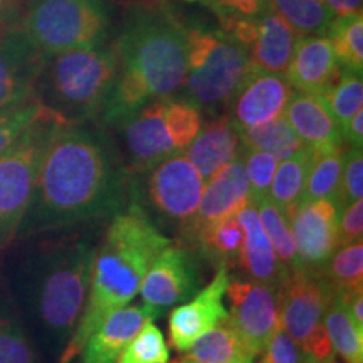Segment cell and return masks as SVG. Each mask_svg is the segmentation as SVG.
I'll use <instances>...</instances> for the list:
<instances>
[{"label": "cell", "instance_id": "obj_34", "mask_svg": "<svg viewBox=\"0 0 363 363\" xmlns=\"http://www.w3.org/2000/svg\"><path fill=\"white\" fill-rule=\"evenodd\" d=\"M323 278L328 281L335 294L363 289V242L338 246L337 251L321 269Z\"/></svg>", "mask_w": 363, "mask_h": 363}, {"label": "cell", "instance_id": "obj_3", "mask_svg": "<svg viewBox=\"0 0 363 363\" xmlns=\"http://www.w3.org/2000/svg\"><path fill=\"white\" fill-rule=\"evenodd\" d=\"M96 246L88 235L44 244L26 257L19 272V301L38 333L62 348L86 306Z\"/></svg>", "mask_w": 363, "mask_h": 363}, {"label": "cell", "instance_id": "obj_4", "mask_svg": "<svg viewBox=\"0 0 363 363\" xmlns=\"http://www.w3.org/2000/svg\"><path fill=\"white\" fill-rule=\"evenodd\" d=\"M118 71L133 76L152 99L177 96L187 76V30L165 6H136L126 12L115 43Z\"/></svg>", "mask_w": 363, "mask_h": 363}, {"label": "cell", "instance_id": "obj_21", "mask_svg": "<svg viewBox=\"0 0 363 363\" xmlns=\"http://www.w3.org/2000/svg\"><path fill=\"white\" fill-rule=\"evenodd\" d=\"M160 315L157 308L125 306L106 318L81 348L79 363H116L120 353L148 320Z\"/></svg>", "mask_w": 363, "mask_h": 363}, {"label": "cell", "instance_id": "obj_2", "mask_svg": "<svg viewBox=\"0 0 363 363\" xmlns=\"http://www.w3.org/2000/svg\"><path fill=\"white\" fill-rule=\"evenodd\" d=\"M172 240L140 206L136 187L130 201L111 216L104 238L96 247L89 293L78 326L62 348L59 363H71L86 340L113 313L128 306L140 291L148 267Z\"/></svg>", "mask_w": 363, "mask_h": 363}, {"label": "cell", "instance_id": "obj_12", "mask_svg": "<svg viewBox=\"0 0 363 363\" xmlns=\"http://www.w3.org/2000/svg\"><path fill=\"white\" fill-rule=\"evenodd\" d=\"M246 48L251 66L256 69L284 74L291 61L299 35L274 9L256 19H239L225 30Z\"/></svg>", "mask_w": 363, "mask_h": 363}, {"label": "cell", "instance_id": "obj_8", "mask_svg": "<svg viewBox=\"0 0 363 363\" xmlns=\"http://www.w3.org/2000/svg\"><path fill=\"white\" fill-rule=\"evenodd\" d=\"M62 123L43 111L0 157V251L16 239L33 199L35 177L52 136Z\"/></svg>", "mask_w": 363, "mask_h": 363}, {"label": "cell", "instance_id": "obj_45", "mask_svg": "<svg viewBox=\"0 0 363 363\" xmlns=\"http://www.w3.org/2000/svg\"><path fill=\"white\" fill-rule=\"evenodd\" d=\"M342 138L350 147L362 148L363 145V111H357L350 120L342 126Z\"/></svg>", "mask_w": 363, "mask_h": 363}, {"label": "cell", "instance_id": "obj_37", "mask_svg": "<svg viewBox=\"0 0 363 363\" xmlns=\"http://www.w3.org/2000/svg\"><path fill=\"white\" fill-rule=\"evenodd\" d=\"M0 363H39L33 340L21 318L0 308Z\"/></svg>", "mask_w": 363, "mask_h": 363}, {"label": "cell", "instance_id": "obj_42", "mask_svg": "<svg viewBox=\"0 0 363 363\" xmlns=\"http://www.w3.org/2000/svg\"><path fill=\"white\" fill-rule=\"evenodd\" d=\"M219 17L222 30L239 19H256L271 9V0H195Z\"/></svg>", "mask_w": 363, "mask_h": 363}, {"label": "cell", "instance_id": "obj_20", "mask_svg": "<svg viewBox=\"0 0 363 363\" xmlns=\"http://www.w3.org/2000/svg\"><path fill=\"white\" fill-rule=\"evenodd\" d=\"M342 69L326 35H299L284 78L301 93L321 94Z\"/></svg>", "mask_w": 363, "mask_h": 363}, {"label": "cell", "instance_id": "obj_33", "mask_svg": "<svg viewBox=\"0 0 363 363\" xmlns=\"http://www.w3.org/2000/svg\"><path fill=\"white\" fill-rule=\"evenodd\" d=\"M335 56L343 69L363 72V13L335 17L326 30Z\"/></svg>", "mask_w": 363, "mask_h": 363}, {"label": "cell", "instance_id": "obj_1", "mask_svg": "<svg viewBox=\"0 0 363 363\" xmlns=\"http://www.w3.org/2000/svg\"><path fill=\"white\" fill-rule=\"evenodd\" d=\"M131 187L125 162L101 130L62 125L40 162L16 239L113 216L130 201Z\"/></svg>", "mask_w": 363, "mask_h": 363}, {"label": "cell", "instance_id": "obj_18", "mask_svg": "<svg viewBox=\"0 0 363 363\" xmlns=\"http://www.w3.org/2000/svg\"><path fill=\"white\" fill-rule=\"evenodd\" d=\"M229 281V266L219 264L214 279L202 291L194 294L192 301L175 308L170 313V343L175 350L187 352L195 340L227 318V310L222 299L225 296Z\"/></svg>", "mask_w": 363, "mask_h": 363}, {"label": "cell", "instance_id": "obj_27", "mask_svg": "<svg viewBox=\"0 0 363 363\" xmlns=\"http://www.w3.org/2000/svg\"><path fill=\"white\" fill-rule=\"evenodd\" d=\"M244 240V229L238 219V214L216 222L190 244V251L202 254L207 261L219 264H239L240 247Z\"/></svg>", "mask_w": 363, "mask_h": 363}, {"label": "cell", "instance_id": "obj_28", "mask_svg": "<svg viewBox=\"0 0 363 363\" xmlns=\"http://www.w3.org/2000/svg\"><path fill=\"white\" fill-rule=\"evenodd\" d=\"M323 326L333 353L345 363H363V328L352 320L337 294L326 308Z\"/></svg>", "mask_w": 363, "mask_h": 363}, {"label": "cell", "instance_id": "obj_35", "mask_svg": "<svg viewBox=\"0 0 363 363\" xmlns=\"http://www.w3.org/2000/svg\"><path fill=\"white\" fill-rule=\"evenodd\" d=\"M340 128L363 106V81L355 71L340 69L337 79L320 94Z\"/></svg>", "mask_w": 363, "mask_h": 363}, {"label": "cell", "instance_id": "obj_14", "mask_svg": "<svg viewBox=\"0 0 363 363\" xmlns=\"http://www.w3.org/2000/svg\"><path fill=\"white\" fill-rule=\"evenodd\" d=\"M299 267L321 272L338 247V208L330 199L301 201L289 217Z\"/></svg>", "mask_w": 363, "mask_h": 363}, {"label": "cell", "instance_id": "obj_48", "mask_svg": "<svg viewBox=\"0 0 363 363\" xmlns=\"http://www.w3.org/2000/svg\"><path fill=\"white\" fill-rule=\"evenodd\" d=\"M9 2H11V0H0V12H2L4 9L9 6Z\"/></svg>", "mask_w": 363, "mask_h": 363}, {"label": "cell", "instance_id": "obj_11", "mask_svg": "<svg viewBox=\"0 0 363 363\" xmlns=\"http://www.w3.org/2000/svg\"><path fill=\"white\" fill-rule=\"evenodd\" d=\"M227 320L238 330L254 357L261 355L279 326V286L256 279L229 281Z\"/></svg>", "mask_w": 363, "mask_h": 363}, {"label": "cell", "instance_id": "obj_7", "mask_svg": "<svg viewBox=\"0 0 363 363\" xmlns=\"http://www.w3.org/2000/svg\"><path fill=\"white\" fill-rule=\"evenodd\" d=\"M22 30L44 56L106 43L111 7L106 0H30Z\"/></svg>", "mask_w": 363, "mask_h": 363}, {"label": "cell", "instance_id": "obj_13", "mask_svg": "<svg viewBox=\"0 0 363 363\" xmlns=\"http://www.w3.org/2000/svg\"><path fill=\"white\" fill-rule=\"evenodd\" d=\"M249 201H251V190H249L246 170H244L242 155L239 153L233 162L208 177L207 185H203L197 211L187 222V225L179 230L185 247H190L195 238L207 227L222 220L224 217L238 214Z\"/></svg>", "mask_w": 363, "mask_h": 363}, {"label": "cell", "instance_id": "obj_26", "mask_svg": "<svg viewBox=\"0 0 363 363\" xmlns=\"http://www.w3.org/2000/svg\"><path fill=\"white\" fill-rule=\"evenodd\" d=\"M311 163V148H303L296 155L284 158L278 163V169L272 177L267 197L281 208L288 217L293 216L294 208L303 201L306 177Z\"/></svg>", "mask_w": 363, "mask_h": 363}, {"label": "cell", "instance_id": "obj_6", "mask_svg": "<svg viewBox=\"0 0 363 363\" xmlns=\"http://www.w3.org/2000/svg\"><path fill=\"white\" fill-rule=\"evenodd\" d=\"M187 30V76L184 96L207 115L219 116L251 69L242 44L224 30L185 26Z\"/></svg>", "mask_w": 363, "mask_h": 363}, {"label": "cell", "instance_id": "obj_25", "mask_svg": "<svg viewBox=\"0 0 363 363\" xmlns=\"http://www.w3.org/2000/svg\"><path fill=\"white\" fill-rule=\"evenodd\" d=\"M184 358L187 363H252L256 357L233 323L224 318L195 340Z\"/></svg>", "mask_w": 363, "mask_h": 363}, {"label": "cell", "instance_id": "obj_47", "mask_svg": "<svg viewBox=\"0 0 363 363\" xmlns=\"http://www.w3.org/2000/svg\"><path fill=\"white\" fill-rule=\"evenodd\" d=\"M306 363H338L337 360H335V355L326 358V360H321V362H313V360H306Z\"/></svg>", "mask_w": 363, "mask_h": 363}, {"label": "cell", "instance_id": "obj_17", "mask_svg": "<svg viewBox=\"0 0 363 363\" xmlns=\"http://www.w3.org/2000/svg\"><path fill=\"white\" fill-rule=\"evenodd\" d=\"M199 289V269L185 246L165 247L148 267L140 286L145 305L157 310L187 301Z\"/></svg>", "mask_w": 363, "mask_h": 363}, {"label": "cell", "instance_id": "obj_19", "mask_svg": "<svg viewBox=\"0 0 363 363\" xmlns=\"http://www.w3.org/2000/svg\"><path fill=\"white\" fill-rule=\"evenodd\" d=\"M44 57L22 29L0 30V110L33 96Z\"/></svg>", "mask_w": 363, "mask_h": 363}, {"label": "cell", "instance_id": "obj_16", "mask_svg": "<svg viewBox=\"0 0 363 363\" xmlns=\"http://www.w3.org/2000/svg\"><path fill=\"white\" fill-rule=\"evenodd\" d=\"M163 110H165V99H152L142 110L118 126L123 135L125 167L130 175L150 172L165 158L177 153L167 130Z\"/></svg>", "mask_w": 363, "mask_h": 363}, {"label": "cell", "instance_id": "obj_22", "mask_svg": "<svg viewBox=\"0 0 363 363\" xmlns=\"http://www.w3.org/2000/svg\"><path fill=\"white\" fill-rule=\"evenodd\" d=\"M283 116L308 148L328 150L343 145L342 128L320 94L293 93Z\"/></svg>", "mask_w": 363, "mask_h": 363}, {"label": "cell", "instance_id": "obj_43", "mask_svg": "<svg viewBox=\"0 0 363 363\" xmlns=\"http://www.w3.org/2000/svg\"><path fill=\"white\" fill-rule=\"evenodd\" d=\"M259 363H306V355L296 342L278 326L262 350Z\"/></svg>", "mask_w": 363, "mask_h": 363}, {"label": "cell", "instance_id": "obj_23", "mask_svg": "<svg viewBox=\"0 0 363 363\" xmlns=\"http://www.w3.org/2000/svg\"><path fill=\"white\" fill-rule=\"evenodd\" d=\"M242 150L239 131L230 123L229 116L219 115L208 123L202 125L201 131L184 150L185 157L199 170L203 179H208L230 163Z\"/></svg>", "mask_w": 363, "mask_h": 363}, {"label": "cell", "instance_id": "obj_30", "mask_svg": "<svg viewBox=\"0 0 363 363\" xmlns=\"http://www.w3.org/2000/svg\"><path fill=\"white\" fill-rule=\"evenodd\" d=\"M343 145L328 150H311V163L308 170L303 201L330 199L337 202L343 165Z\"/></svg>", "mask_w": 363, "mask_h": 363}, {"label": "cell", "instance_id": "obj_40", "mask_svg": "<svg viewBox=\"0 0 363 363\" xmlns=\"http://www.w3.org/2000/svg\"><path fill=\"white\" fill-rule=\"evenodd\" d=\"M240 155H242L244 160V170H246L251 199L257 201V199L266 197L267 192H269L272 177H274V172L278 169L279 160L272 157L271 153L246 147L240 150Z\"/></svg>", "mask_w": 363, "mask_h": 363}, {"label": "cell", "instance_id": "obj_31", "mask_svg": "<svg viewBox=\"0 0 363 363\" xmlns=\"http://www.w3.org/2000/svg\"><path fill=\"white\" fill-rule=\"evenodd\" d=\"M254 203H256L262 229L266 230L267 238L271 240V246L274 249L276 257H278L283 269L286 272L301 269L299 267L296 242H294L288 217L281 212V208L267 195L254 201Z\"/></svg>", "mask_w": 363, "mask_h": 363}, {"label": "cell", "instance_id": "obj_9", "mask_svg": "<svg viewBox=\"0 0 363 363\" xmlns=\"http://www.w3.org/2000/svg\"><path fill=\"white\" fill-rule=\"evenodd\" d=\"M335 291L321 272L296 269L279 284V326L291 337L306 360L321 362L333 357L323 316Z\"/></svg>", "mask_w": 363, "mask_h": 363}, {"label": "cell", "instance_id": "obj_49", "mask_svg": "<svg viewBox=\"0 0 363 363\" xmlns=\"http://www.w3.org/2000/svg\"><path fill=\"white\" fill-rule=\"evenodd\" d=\"M167 363H187V362H185V358H177V360H172V362H167Z\"/></svg>", "mask_w": 363, "mask_h": 363}, {"label": "cell", "instance_id": "obj_46", "mask_svg": "<svg viewBox=\"0 0 363 363\" xmlns=\"http://www.w3.org/2000/svg\"><path fill=\"white\" fill-rule=\"evenodd\" d=\"M335 17H347L362 13L363 0H323Z\"/></svg>", "mask_w": 363, "mask_h": 363}, {"label": "cell", "instance_id": "obj_41", "mask_svg": "<svg viewBox=\"0 0 363 363\" xmlns=\"http://www.w3.org/2000/svg\"><path fill=\"white\" fill-rule=\"evenodd\" d=\"M363 197V155L362 148L350 147L343 153L342 179L337 197L338 214L352 202Z\"/></svg>", "mask_w": 363, "mask_h": 363}, {"label": "cell", "instance_id": "obj_38", "mask_svg": "<svg viewBox=\"0 0 363 363\" xmlns=\"http://www.w3.org/2000/svg\"><path fill=\"white\" fill-rule=\"evenodd\" d=\"M170 352L160 328L148 320L120 353L116 363H167Z\"/></svg>", "mask_w": 363, "mask_h": 363}, {"label": "cell", "instance_id": "obj_24", "mask_svg": "<svg viewBox=\"0 0 363 363\" xmlns=\"http://www.w3.org/2000/svg\"><path fill=\"white\" fill-rule=\"evenodd\" d=\"M238 219L244 229L239 264L251 276V279L279 286L288 272L283 269L276 257L271 240L267 238L266 230L262 229L252 199L238 212Z\"/></svg>", "mask_w": 363, "mask_h": 363}, {"label": "cell", "instance_id": "obj_32", "mask_svg": "<svg viewBox=\"0 0 363 363\" xmlns=\"http://www.w3.org/2000/svg\"><path fill=\"white\" fill-rule=\"evenodd\" d=\"M274 9L298 35H325L335 19L323 0H271Z\"/></svg>", "mask_w": 363, "mask_h": 363}, {"label": "cell", "instance_id": "obj_39", "mask_svg": "<svg viewBox=\"0 0 363 363\" xmlns=\"http://www.w3.org/2000/svg\"><path fill=\"white\" fill-rule=\"evenodd\" d=\"M40 111L43 106L34 96L0 110V157L19 138L22 131L33 123Z\"/></svg>", "mask_w": 363, "mask_h": 363}, {"label": "cell", "instance_id": "obj_29", "mask_svg": "<svg viewBox=\"0 0 363 363\" xmlns=\"http://www.w3.org/2000/svg\"><path fill=\"white\" fill-rule=\"evenodd\" d=\"M239 135L242 147L271 153L279 162L296 155L298 152L306 148V145L294 133V130L289 126L284 116L274 118V120L267 121L264 125L254 126V128L239 131Z\"/></svg>", "mask_w": 363, "mask_h": 363}, {"label": "cell", "instance_id": "obj_36", "mask_svg": "<svg viewBox=\"0 0 363 363\" xmlns=\"http://www.w3.org/2000/svg\"><path fill=\"white\" fill-rule=\"evenodd\" d=\"M163 118L177 152H184L203 125L202 111L185 96L165 98Z\"/></svg>", "mask_w": 363, "mask_h": 363}, {"label": "cell", "instance_id": "obj_15", "mask_svg": "<svg viewBox=\"0 0 363 363\" xmlns=\"http://www.w3.org/2000/svg\"><path fill=\"white\" fill-rule=\"evenodd\" d=\"M291 96L293 88L284 74L266 72L251 66L227 104L225 115L238 131L254 128L283 116Z\"/></svg>", "mask_w": 363, "mask_h": 363}, {"label": "cell", "instance_id": "obj_5", "mask_svg": "<svg viewBox=\"0 0 363 363\" xmlns=\"http://www.w3.org/2000/svg\"><path fill=\"white\" fill-rule=\"evenodd\" d=\"M118 69L113 45L71 49L45 56L33 96L66 125L98 120Z\"/></svg>", "mask_w": 363, "mask_h": 363}, {"label": "cell", "instance_id": "obj_44", "mask_svg": "<svg viewBox=\"0 0 363 363\" xmlns=\"http://www.w3.org/2000/svg\"><path fill=\"white\" fill-rule=\"evenodd\" d=\"M363 238V202H352L338 214V246L355 242Z\"/></svg>", "mask_w": 363, "mask_h": 363}, {"label": "cell", "instance_id": "obj_10", "mask_svg": "<svg viewBox=\"0 0 363 363\" xmlns=\"http://www.w3.org/2000/svg\"><path fill=\"white\" fill-rule=\"evenodd\" d=\"M147 197L155 214L177 229L187 225L197 211L203 192V177L184 152L158 163L148 172Z\"/></svg>", "mask_w": 363, "mask_h": 363}]
</instances>
